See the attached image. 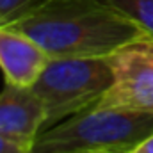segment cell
I'll use <instances>...</instances> for the list:
<instances>
[{
  "label": "cell",
  "mask_w": 153,
  "mask_h": 153,
  "mask_svg": "<svg viewBox=\"0 0 153 153\" xmlns=\"http://www.w3.org/2000/svg\"><path fill=\"white\" fill-rule=\"evenodd\" d=\"M7 27L30 36L50 57H109L144 34L105 0H45Z\"/></svg>",
  "instance_id": "1"
},
{
  "label": "cell",
  "mask_w": 153,
  "mask_h": 153,
  "mask_svg": "<svg viewBox=\"0 0 153 153\" xmlns=\"http://www.w3.org/2000/svg\"><path fill=\"white\" fill-rule=\"evenodd\" d=\"M153 134V112L89 107L39 132L32 153L130 152Z\"/></svg>",
  "instance_id": "2"
},
{
  "label": "cell",
  "mask_w": 153,
  "mask_h": 153,
  "mask_svg": "<svg viewBox=\"0 0 153 153\" xmlns=\"http://www.w3.org/2000/svg\"><path fill=\"white\" fill-rule=\"evenodd\" d=\"M112 84L109 57H52L32 89L45 105V128L98 105Z\"/></svg>",
  "instance_id": "3"
},
{
  "label": "cell",
  "mask_w": 153,
  "mask_h": 153,
  "mask_svg": "<svg viewBox=\"0 0 153 153\" xmlns=\"http://www.w3.org/2000/svg\"><path fill=\"white\" fill-rule=\"evenodd\" d=\"M112 84L96 107L153 112V36L141 34L109 55Z\"/></svg>",
  "instance_id": "4"
},
{
  "label": "cell",
  "mask_w": 153,
  "mask_h": 153,
  "mask_svg": "<svg viewBox=\"0 0 153 153\" xmlns=\"http://www.w3.org/2000/svg\"><path fill=\"white\" fill-rule=\"evenodd\" d=\"M45 119V105L32 87L4 85L0 91V137L34 144Z\"/></svg>",
  "instance_id": "5"
},
{
  "label": "cell",
  "mask_w": 153,
  "mask_h": 153,
  "mask_svg": "<svg viewBox=\"0 0 153 153\" xmlns=\"http://www.w3.org/2000/svg\"><path fill=\"white\" fill-rule=\"evenodd\" d=\"M52 57L30 36L13 27H0V70L5 84L32 87Z\"/></svg>",
  "instance_id": "6"
},
{
  "label": "cell",
  "mask_w": 153,
  "mask_h": 153,
  "mask_svg": "<svg viewBox=\"0 0 153 153\" xmlns=\"http://www.w3.org/2000/svg\"><path fill=\"white\" fill-rule=\"evenodd\" d=\"M116 11L132 20L144 34L153 36V0H105Z\"/></svg>",
  "instance_id": "7"
},
{
  "label": "cell",
  "mask_w": 153,
  "mask_h": 153,
  "mask_svg": "<svg viewBox=\"0 0 153 153\" xmlns=\"http://www.w3.org/2000/svg\"><path fill=\"white\" fill-rule=\"evenodd\" d=\"M45 0H0V27L13 25L39 7Z\"/></svg>",
  "instance_id": "8"
},
{
  "label": "cell",
  "mask_w": 153,
  "mask_h": 153,
  "mask_svg": "<svg viewBox=\"0 0 153 153\" xmlns=\"http://www.w3.org/2000/svg\"><path fill=\"white\" fill-rule=\"evenodd\" d=\"M0 153H32V144L0 137Z\"/></svg>",
  "instance_id": "9"
},
{
  "label": "cell",
  "mask_w": 153,
  "mask_h": 153,
  "mask_svg": "<svg viewBox=\"0 0 153 153\" xmlns=\"http://www.w3.org/2000/svg\"><path fill=\"white\" fill-rule=\"evenodd\" d=\"M126 153H153V134H150L146 139H143L139 144H135Z\"/></svg>",
  "instance_id": "10"
},
{
  "label": "cell",
  "mask_w": 153,
  "mask_h": 153,
  "mask_svg": "<svg viewBox=\"0 0 153 153\" xmlns=\"http://www.w3.org/2000/svg\"><path fill=\"white\" fill-rule=\"evenodd\" d=\"M62 153H119V152H62Z\"/></svg>",
  "instance_id": "11"
}]
</instances>
